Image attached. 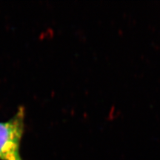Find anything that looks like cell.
Wrapping results in <instances>:
<instances>
[{
  "mask_svg": "<svg viewBox=\"0 0 160 160\" xmlns=\"http://www.w3.org/2000/svg\"><path fill=\"white\" fill-rule=\"evenodd\" d=\"M25 108L20 107L8 121L0 122V160H22L20 144L25 128Z\"/></svg>",
  "mask_w": 160,
  "mask_h": 160,
  "instance_id": "6da1fadb",
  "label": "cell"
}]
</instances>
